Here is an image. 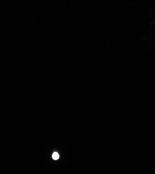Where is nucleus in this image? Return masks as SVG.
Listing matches in <instances>:
<instances>
[{
	"label": "nucleus",
	"instance_id": "1",
	"mask_svg": "<svg viewBox=\"0 0 155 174\" xmlns=\"http://www.w3.org/2000/svg\"><path fill=\"white\" fill-rule=\"evenodd\" d=\"M60 158V155H59V154H58L57 153H54L52 154V159L53 160H58V159Z\"/></svg>",
	"mask_w": 155,
	"mask_h": 174
}]
</instances>
